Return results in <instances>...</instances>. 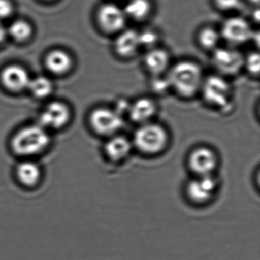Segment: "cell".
Instances as JSON below:
<instances>
[{
    "label": "cell",
    "mask_w": 260,
    "mask_h": 260,
    "mask_svg": "<svg viewBox=\"0 0 260 260\" xmlns=\"http://www.w3.org/2000/svg\"><path fill=\"white\" fill-rule=\"evenodd\" d=\"M13 12V6L9 0H0V19L7 18Z\"/></svg>",
    "instance_id": "cell-26"
},
{
    "label": "cell",
    "mask_w": 260,
    "mask_h": 260,
    "mask_svg": "<svg viewBox=\"0 0 260 260\" xmlns=\"http://www.w3.org/2000/svg\"><path fill=\"white\" fill-rule=\"evenodd\" d=\"M143 64L152 78L162 77L167 74L171 67V56L167 49L157 46L145 51Z\"/></svg>",
    "instance_id": "cell-13"
},
{
    "label": "cell",
    "mask_w": 260,
    "mask_h": 260,
    "mask_svg": "<svg viewBox=\"0 0 260 260\" xmlns=\"http://www.w3.org/2000/svg\"><path fill=\"white\" fill-rule=\"evenodd\" d=\"M97 22L103 32L115 36L127 28L128 19L123 7L115 3H107L99 9Z\"/></svg>",
    "instance_id": "cell-9"
},
{
    "label": "cell",
    "mask_w": 260,
    "mask_h": 260,
    "mask_svg": "<svg viewBox=\"0 0 260 260\" xmlns=\"http://www.w3.org/2000/svg\"><path fill=\"white\" fill-rule=\"evenodd\" d=\"M72 61L70 56L63 51H54L48 54L46 65L54 74H61L71 68Z\"/></svg>",
    "instance_id": "cell-20"
},
{
    "label": "cell",
    "mask_w": 260,
    "mask_h": 260,
    "mask_svg": "<svg viewBox=\"0 0 260 260\" xmlns=\"http://www.w3.org/2000/svg\"><path fill=\"white\" fill-rule=\"evenodd\" d=\"M123 9L128 21L143 23L150 19L153 8L150 0H127Z\"/></svg>",
    "instance_id": "cell-18"
},
{
    "label": "cell",
    "mask_w": 260,
    "mask_h": 260,
    "mask_svg": "<svg viewBox=\"0 0 260 260\" xmlns=\"http://www.w3.org/2000/svg\"><path fill=\"white\" fill-rule=\"evenodd\" d=\"M219 30L222 41L235 48L252 42L255 32L251 22L240 16L226 18Z\"/></svg>",
    "instance_id": "cell-5"
},
{
    "label": "cell",
    "mask_w": 260,
    "mask_h": 260,
    "mask_svg": "<svg viewBox=\"0 0 260 260\" xmlns=\"http://www.w3.org/2000/svg\"><path fill=\"white\" fill-rule=\"evenodd\" d=\"M220 30L211 25H205L198 31L197 42L204 51L212 52L221 45Z\"/></svg>",
    "instance_id": "cell-19"
},
{
    "label": "cell",
    "mask_w": 260,
    "mask_h": 260,
    "mask_svg": "<svg viewBox=\"0 0 260 260\" xmlns=\"http://www.w3.org/2000/svg\"><path fill=\"white\" fill-rule=\"evenodd\" d=\"M131 139L134 149L141 154L154 156L167 150L170 137L165 126L153 121L138 125Z\"/></svg>",
    "instance_id": "cell-3"
},
{
    "label": "cell",
    "mask_w": 260,
    "mask_h": 260,
    "mask_svg": "<svg viewBox=\"0 0 260 260\" xmlns=\"http://www.w3.org/2000/svg\"><path fill=\"white\" fill-rule=\"evenodd\" d=\"M115 1H118V0H115Z\"/></svg>",
    "instance_id": "cell-29"
},
{
    "label": "cell",
    "mask_w": 260,
    "mask_h": 260,
    "mask_svg": "<svg viewBox=\"0 0 260 260\" xmlns=\"http://www.w3.org/2000/svg\"><path fill=\"white\" fill-rule=\"evenodd\" d=\"M214 3L218 10L228 13L240 8L242 0H214Z\"/></svg>",
    "instance_id": "cell-25"
},
{
    "label": "cell",
    "mask_w": 260,
    "mask_h": 260,
    "mask_svg": "<svg viewBox=\"0 0 260 260\" xmlns=\"http://www.w3.org/2000/svg\"><path fill=\"white\" fill-rule=\"evenodd\" d=\"M1 79L3 83L13 91H20L28 87L31 80L26 71L16 65L6 68L3 71Z\"/></svg>",
    "instance_id": "cell-17"
},
{
    "label": "cell",
    "mask_w": 260,
    "mask_h": 260,
    "mask_svg": "<svg viewBox=\"0 0 260 260\" xmlns=\"http://www.w3.org/2000/svg\"><path fill=\"white\" fill-rule=\"evenodd\" d=\"M141 49L139 31L133 28H124L115 36L113 51L121 60H131L138 55Z\"/></svg>",
    "instance_id": "cell-11"
},
{
    "label": "cell",
    "mask_w": 260,
    "mask_h": 260,
    "mask_svg": "<svg viewBox=\"0 0 260 260\" xmlns=\"http://www.w3.org/2000/svg\"><path fill=\"white\" fill-rule=\"evenodd\" d=\"M134 150L132 139L120 133L107 138L103 148L105 156L113 164L125 161Z\"/></svg>",
    "instance_id": "cell-14"
},
{
    "label": "cell",
    "mask_w": 260,
    "mask_h": 260,
    "mask_svg": "<svg viewBox=\"0 0 260 260\" xmlns=\"http://www.w3.org/2000/svg\"><path fill=\"white\" fill-rule=\"evenodd\" d=\"M218 181L212 176H194L187 183L185 193L194 205H202L211 202L217 192Z\"/></svg>",
    "instance_id": "cell-10"
},
{
    "label": "cell",
    "mask_w": 260,
    "mask_h": 260,
    "mask_svg": "<svg viewBox=\"0 0 260 260\" xmlns=\"http://www.w3.org/2000/svg\"><path fill=\"white\" fill-rule=\"evenodd\" d=\"M159 112L157 102L150 96H141L131 102L127 115L137 125L154 121Z\"/></svg>",
    "instance_id": "cell-12"
},
{
    "label": "cell",
    "mask_w": 260,
    "mask_h": 260,
    "mask_svg": "<svg viewBox=\"0 0 260 260\" xmlns=\"http://www.w3.org/2000/svg\"><path fill=\"white\" fill-rule=\"evenodd\" d=\"M89 122L94 132L106 138L119 133L124 124V116L115 108H96L89 116Z\"/></svg>",
    "instance_id": "cell-7"
},
{
    "label": "cell",
    "mask_w": 260,
    "mask_h": 260,
    "mask_svg": "<svg viewBox=\"0 0 260 260\" xmlns=\"http://www.w3.org/2000/svg\"><path fill=\"white\" fill-rule=\"evenodd\" d=\"M139 36L141 49H145V51H147L159 46L160 36L155 30L146 29L139 31Z\"/></svg>",
    "instance_id": "cell-23"
},
{
    "label": "cell",
    "mask_w": 260,
    "mask_h": 260,
    "mask_svg": "<svg viewBox=\"0 0 260 260\" xmlns=\"http://www.w3.org/2000/svg\"><path fill=\"white\" fill-rule=\"evenodd\" d=\"M199 95L207 106L223 115L231 114L235 108L234 87L220 74L205 76Z\"/></svg>",
    "instance_id": "cell-2"
},
{
    "label": "cell",
    "mask_w": 260,
    "mask_h": 260,
    "mask_svg": "<svg viewBox=\"0 0 260 260\" xmlns=\"http://www.w3.org/2000/svg\"><path fill=\"white\" fill-rule=\"evenodd\" d=\"M248 2L252 5H258L259 0H247Z\"/></svg>",
    "instance_id": "cell-28"
},
{
    "label": "cell",
    "mask_w": 260,
    "mask_h": 260,
    "mask_svg": "<svg viewBox=\"0 0 260 260\" xmlns=\"http://www.w3.org/2000/svg\"><path fill=\"white\" fill-rule=\"evenodd\" d=\"M166 77L171 92L179 98L191 100L199 95L205 76L199 63L182 60L172 63Z\"/></svg>",
    "instance_id": "cell-1"
},
{
    "label": "cell",
    "mask_w": 260,
    "mask_h": 260,
    "mask_svg": "<svg viewBox=\"0 0 260 260\" xmlns=\"http://www.w3.org/2000/svg\"><path fill=\"white\" fill-rule=\"evenodd\" d=\"M243 71H246L249 76L254 78L259 77L260 56L258 51H251L244 56Z\"/></svg>",
    "instance_id": "cell-22"
},
{
    "label": "cell",
    "mask_w": 260,
    "mask_h": 260,
    "mask_svg": "<svg viewBox=\"0 0 260 260\" xmlns=\"http://www.w3.org/2000/svg\"><path fill=\"white\" fill-rule=\"evenodd\" d=\"M15 179L22 188L34 189L43 180V170L40 166L31 159H24L15 168Z\"/></svg>",
    "instance_id": "cell-15"
},
{
    "label": "cell",
    "mask_w": 260,
    "mask_h": 260,
    "mask_svg": "<svg viewBox=\"0 0 260 260\" xmlns=\"http://www.w3.org/2000/svg\"><path fill=\"white\" fill-rule=\"evenodd\" d=\"M244 56L235 47L220 45L211 52V62L218 74L229 78L243 71Z\"/></svg>",
    "instance_id": "cell-6"
},
{
    "label": "cell",
    "mask_w": 260,
    "mask_h": 260,
    "mask_svg": "<svg viewBox=\"0 0 260 260\" xmlns=\"http://www.w3.org/2000/svg\"><path fill=\"white\" fill-rule=\"evenodd\" d=\"M49 141V136L43 127L30 126L15 135L12 141V149L18 156L30 157L44 151Z\"/></svg>",
    "instance_id": "cell-4"
},
{
    "label": "cell",
    "mask_w": 260,
    "mask_h": 260,
    "mask_svg": "<svg viewBox=\"0 0 260 260\" xmlns=\"http://www.w3.org/2000/svg\"><path fill=\"white\" fill-rule=\"evenodd\" d=\"M28 88L36 96L39 98L48 96L52 92V83L46 77H39L30 80Z\"/></svg>",
    "instance_id": "cell-21"
},
{
    "label": "cell",
    "mask_w": 260,
    "mask_h": 260,
    "mask_svg": "<svg viewBox=\"0 0 260 260\" xmlns=\"http://www.w3.org/2000/svg\"><path fill=\"white\" fill-rule=\"evenodd\" d=\"M6 36H7V31H6L5 28L0 24V42H2L4 41Z\"/></svg>",
    "instance_id": "cell-27"
},
{
    "label": "cell",
    "mask_w": 260,
    "mask_h": 260,
    "mask_svg": "<svg viewBox=\"0 0 260 260\" xmlns=\"http://www.w3.org/2000/svg\"><path fill=\"white\" fill-rule=\"evenodd\" d=\"M187 164L194 176H212L218 167L219 156L211 147L198 146L188 153Z\"/></svg>",
    "instance_id": "cell-8"
},
{
    "label": "cell",
    "mask_w": 260,
    "mask_h": 260,
    "mask_svg": "<svg viewBox=\"0 0 260 260\" xmlns=\"http://www.w3.org/2000/svg\"><path fill=\"white\" fill-rule=\"evenodd\" d=\"M10 33L16 40L24 41L31 36V28L25 21H16L10 26Z\"/></svg>",
    "instance_id": "cell-24"
},
{
    "label": "cell",
    "mask_w": 260,
    "mask_h": 260,
    "mask_svg": "<svg viewBox=\"0 0 260 260\" xmlns=\"http://www.w3.org/2000/svg\"><path fill=\"white\" fill-rule=\"evenodd\" d=\"M70 118L68 108L61 103H51L41 115V123L45 127L58 128L64 125Z\"/></svg>",
    "instance_id": "cell-16"
}]
</instances>
